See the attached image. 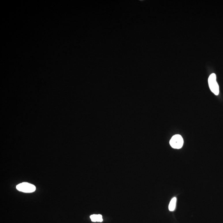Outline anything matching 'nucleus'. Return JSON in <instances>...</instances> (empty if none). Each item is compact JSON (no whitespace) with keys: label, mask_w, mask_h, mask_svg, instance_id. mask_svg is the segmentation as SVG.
Wrapping results in <instances>:
<instances>
[{"label":"nucleus","mask_w":223,"mask_h":223,"mask_svg":"<svg viewBox=\"0 0 223 223\" xmlns=\"http://www.w3.org/2000/svg\"><path fill=\"white\" fill-rule=\"evenodd\" d=\"M208 84L211 91L215 95L219 94V87L216 80V75L213 73L209 76L208 78Z\"/></svg>","instance_id":"1"},{"label":"nucleus","mask_w":223,"mask_h":223,"mask_svg":"<svg viewBox=\"0 0 223 223\" xmlns=\"http://www.w3.org/2000/svg\"><path fill=\"white\" fill-rule=\"evenodd\" d=\"M90 219L93 222H102L103 221L101 214H93L90 216Z\"/></svg>","instance_id":"4"},{"label":"nucleus","mask_w":223,"mask_h":223,"mask_svg":"<svg viewBox=\"0 0 223 223\" xmlns=\"http://www.w3.org/2000/svg\"><path fill=\"white\" fill-rule=\"evenodd\" d=\"M16 188L19 191L26 193H32L36 190L35 185L27 182L22 183L18 185Z\"/></svg>","instance_id":"2"},{"label":"nucleus","mask_w":223,"mask_h":223,"mask_svg":"<svg viewBox=\"0 0 223 223\" xmlns=\"http://www.w3.org/2000/svg\"><path fill=\"white\" fill-rule=\"evenodd\" d=\"M169 143L172 148L175 149H180L183 145V138L180 135H175L171 139Z\"/></svg>","instance_id":"3"},{"label":"nucleus","mask_w":223,"mask_h":223,"mask_svg":"<svg viewBox=\"0 0 223 223\" xmlns=\"http://www.w3.org/2000/svg\"><path fill=\"white\" fill-rule=\"evenodd\" d=\"M176 202H177V198L175 197H174L171 200L169 206V211H172L175 210V207H176Z\"/></svg>","instance_id":"5"}]
</instances>
